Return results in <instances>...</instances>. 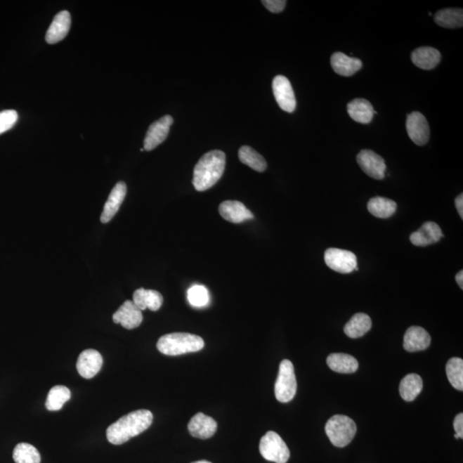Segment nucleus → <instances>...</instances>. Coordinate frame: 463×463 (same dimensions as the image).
<instances>
[{
  "label": "nucleus",
  "mask_w": 463,
  "mask_h": 463,
  "mask_svg": "<svg viewBox=\"0 0 463 463\" xmlns=\"http://www.w3.org/2000/svg\"><path fill=\"white\" fill-rule=\"evenodd\" d=\"M348 112L355 122L361 124H369L374 115L371 103L361 98L353 100L348 104Z\"/></svg>",
  "instance_id": "24"
},
{
  "label": "nucleus",
  "mask_w": 463,
  "mask_h": 463,
  "mask_svg": "<svg viewBox=\"0 0 463 463\" xmlns=\"http://www.w3.org/2000/svg\"><path fill=\"white\" fill-rule=\"evenodd\" d=\"M259 451L267 461L275 463H287L290 457V451L286 443L275 431L268 433L261 438Z\"/></svg>",
  "instance_id": "6"
},
{
  "label": "nucleus",
  "mask_w": 463,
  "mask_h": 463,
  "mask_svg": "<svg viewBox=\"0 0 463 463\" xmlns=\"http://www.w3.org/2000/svg\"><path fill=\"white\" fill-rule=\"evenodd\" d=\"M134 304L141 311L150 309L157 311L161 308L163 297L159 292L151 289H139L133 294Z\"/></svg>",
  "instance_id": "22"
},
{
  "label": "nucleus",
  "mask_w": 463,
  "mask_h": 463,
  "mask_svg": "<svg viewBox=\"0 0 463 463\" xmlns=\"http://www.w3.org/2000/svg\"><path fill=\"white\" fill-rule=\"evenodd\" d=\"M443 236L441 228L437 223L427 221L419 230L412 233L410 241L416 247H427L438 242Z\"/></svg>",
  "instance_id": "19"
},
{
  "label": "nucleus",
  "mask_w": 463,
  "mask_h": 463,
  "mask_svg": "<svg viewBox=\"0 0 463 463\" xmlns=\"http://www.w3.org/2000/svg\"><path fill=\"white\" fill-rule=\"evenodd\" d=\"M226 155L221 150H212L201 157L194 167L193 184L198 192H204L215 185L223 176Z\"/></svg>",
  "instance_id": "2"
},
{
  "label": "nucleus",
  "mask_w": 463,
  "mask_h": 463,
  "mask_svg": "<svg viewBox=\"0 0 463 463\" xmlns=\"http://www.w3.org/2000/svg\"><path fill=\"white\" fill-rule=\"evenodd\" d=\"M263 6L272 13H280L286 6L285 0H263Z\"/></svg>",
  "instance_id": "35"
},
{
  "label": "nucleus",
  "mask_w": 463,
  "mask_h": 463,
  "mask_svg": "<svg viewBox=\"0 0 463 463\" xmlns=\"http://www.w3.org/2000/svg\"><path fill=\"white\" fill-rule=\"evenodd\" d=\"M434 21L438 26L446 29L462 28L463 26L462 9L449 8L438 11L434 15Z\"/></svg>",
  "instance_id": "27"
},
{
  "label": "nucleus",
  "mask_w": 463,
  "mask_h": 463,
  "mask_svg": "<svg viewBox=\"0 0 463 463\" xmlns=\"http://www.w3.org/2000/svg\"><path fill=\"white\" fill-rule=\"evenodd\" d=\"M406 128L412 142L419 146L426 145L430 138V128L426 117L419 112L407 115Z\"/></svg>",
  "instance_id": "10"
},
{
  "label": "nucleus",
  "mask_w": 463,
  "mask_h": 463,
  "mask_svg": "<svg viewBox=\"0 0 463 463\" xmlns=\"http://www.w3.org/2000/svg\"><path fill=\"white\" fill-rule=\"evenodd\" d=\"M446 374L450 383L457 391L463 390V360L461 358H452L446 365Z\"/></svg>",
  "instance_id": "32"
},
{
  "label": "nucleus",
  "mask_w": 463,
  "mask_h": 463,
  "mask_svg": "<svg viewBox=\"0 0 463 463\" xmlns=\"http://www.w3.org/2000/svg\"><path fill=\"white\" fill-rule=\"evenodd\" d=\"M153 422V415L149 410H140L130 412L112 423L107 429V438L115 445H123L146 431Z\"/></svg>",
  "instance_id": "1"
},
{
  "label": "nucleus",
  "mask_w": 463,
  "mask_h": 463,
  "mask_svg": "<svg viewBox=\"0 0 463 463\" xmlns=\"http://www.w3.org/2000/svg\"><path fill=\"white\" fill-rule=\"evenodd\" d=\"M143 318L142 311L131 301L124 302V304L112 315V320L115 324L122 325L127 330L138 328L142 324Z\"/></svg>",
  "instance_id": "13"
},
{
  "label": "nucleus",
  "mask_w": 463,
  "mask_h": 463,
  "mask_svg": "<svg viewBox=\"0 0 463 463\" xmlns=\"http://www.w3.org/2000/svg\"><path fill=\"white\" fill-rule=\"evenodd\" d=\"M456 281L460 287L461 289H463V271H459L458 273L456 275Z\"/></svg>",
  "instance_id": "38"
},
{
  "label": "nucleus",
  "mask_w": 463,
  "mask_h": 463,
  "mask_svg": "<svg viewBox=\"0 0 463 463\" xmlns=\"http://www.w3.org/2000/svg\"><path fill=\"white\" fill-rule=\"evenodd\" d=\"M334 72L344 77L353 76L362 68V62L359 58L349 57L344 53L337 52L332 54L330 60Z\"/></svg>",
  "instance_id": "20"
},
{
  "label": "nucleus",
  "mask_w": 463,
  "mask_h": 463,
  "mask_svg": "<svg viewBox=\"0 0 463 463\" xmlns=\"http://www.w3.org/2000/svg\"><path fill=\"white\" fill-rule=\"evenodd\" d=\"M193 463H211V462L203 460V461L194 462Z\"/></svg>",
  "instance_id": "39"
},
{
  "label": "nucleus",
  "mask_w": 463,
  "mask_h": 463,
  "mask_svg": "<svg viewBox=\"0 0 463 463\" xmlns=\"http://www.w3.org/2000/svg\"><path fill=\"white\" fill-rule=\"evenodd\" d=\"M412 63L423 70H431L436 67L441 60V53L438 50L431 46H422L415 49L411 54Z\"/></svg>",
  "instance_id": "21"
},
{
  "label": "nucleus",
  "mask_w": 463,
  "mask_h": 463,
  "mask_svg": "<svg viewBox=\"0 0 463 463\" xmlns=\"http://www.w3.org/2000/svg\"><path fill=\"white\" fill-rule=\"evenodd\" d=\"M103 364L102 355L95 349H86L80 353L77 369L84 379H91L100 371Z\"/></svg>",
  "instance_id": "12"
},
{
  "label": "nucleus",
  "mask_w": 463,
  "mask_h": 463,
  "mask_svg": "<svg viewBox=\"0 0 463 463\" xmlns=\"http://www.w3.org/2000/svg\"><path fill=\"white\" fill-rule=\"evenodd\" d=\"M15 463H41V455L33 445L27 443H18L13 450Z\"/></svg>",
  "instance_id": "31"
},
{
  "label": "nucleus",
  "mask_w": 463,
  "mask_h": 463,
  "mask_svg": "<svg viewBox=\"0 0 463 463\" xmlns=\"http://www.w3.org/2000/svg\"><path fill=\"white\" fill-rule=\"evenodd\" d=\"M188 430L194 438L208 439L216 433L217 423L209 416L205 415L203 412H198L190 419Z\"/></svg>",
  "instance_id": "14"
},
{
  "label": "nucleus",
  "mask_w": 463,
  "mask_h": 463,
  "mask_svg": "<svg viewBox=\"0 0 463 463\" xmlns=\"http://www.w3.org/2000/svg\"><path fill=\"white\" fill-rule=\"evenodd\" d=\"M72 393L67 387L57 385L50 390L46 400V410L58 411L63 407L64 404L71 399Z\"/></svg>",
  "instance_id": "29"
},
{
  "label": "nucleus",
  "mask_w": 463,
  "mask_h": 463,
  "mask_svg": "<svg viewBox=\"0 0 463 463\" xmlns=\"http://www.w3.org/2000/svg\"><path fill=\"white\" fill-rule=\"evenodd\" d=\"M239 158L241 162L250 167L256 172H264L267 169L266 159L251 147H241L239 150Z\"/></svg>",
  "instance_id": "30"
},
{
  "label": "nucleus",
  "mask_w": 463,
  "mask_h": 463,
  "mask_svg": "<svg viewBox=\"0 0 463 463\" xmlns=\"http://www.w3.org/2000/svg\"><path fill=\"white\" fill-rule=\"evenodd\" d=\"M297 391V381L293 363L284 360L280 364L278 379L275 385V395L280 403H287L293 400Z\"/></svg>",
  "instance_id": "5"
},
{
  "label": "nucleus",
  "mask_w": 463,
  "mask_h": 463,
  "mask_svg": "<svg viewBox=\"0 0 463 463\" xmlns=\"http://www.w3.org/2000/svg\"><path fill=\"white\" fill-rule=\"evenodd\" d=\"M173 123V117L166 115L151 124L147 131L145 143H143V150H153L164 142L169 134L170 127Z\"/></svg>",
  "instance_id": "11"
},
{
  "label": "nucleus",
  "mask_w": 463,
  "mask_h": 463,
  "mask_svg": "<svg viewBox=\"0 0 463 463\" xmlns=\"http://www.w3.org/2000/svg\"><path fill=\"white\" fill-rule=\"evenodd\" d=\"M126 183L122 181L117 183L104 205L102 216H100V221L103 223H109L115 217L126 197Z\"/></svg>",
  "instance_id": "15"
},
{
  "label": "nucleus",
  "mask_w": 463,
  "mask_h": 463,
  "mask_svg": "<svg viewBox=\"0 0 463 463\" xmlns=\"http://www.w3.org/2000/svg\"><path fill=\"white\" fill-rule=\"evenodd\" d=\"M188 298L190 305L194 307H204L209 304V291L202 285H194L188 290Z\"/></svg>",
  "instance_id": "33"
},
{
  "label": "nucleus",
  "mask_w": 463,
  "mask_h": 463,
  "mask_svg": "<svg viewBox=\"0 0 463 463\" xmlns=\"http://www.w3.org/2000/svg\"><path fill=\"white\" fill-rule=\"evenodd\" d=\"M327 365L332 371L344 374L356 372L359 368V362L347 353H332L327 358Z\"/></svg>",
  "instance_id": "23"
},
{
  "label": "nucleus",
  "mask_w": 463,
  "mask_h": 463,
  "mask_svg": "<svg viewBox=\"0 0 463 463\" xmlns=\"http://www.w3.org/2000/svg\"><path fill=\"white\" fill-rule=\"evenodd\" d=\"M423 389V380L420 376L411 373L400 381V395L406 402H412L420 394Z\"/></svg>",
  "instance_id": "26"
},
{
  "label": "nucleus",
  "mask_w": 463,
  "mask_h": 463,
  "mask_svg": "<svg viewBox=\"0 0 463 463\" xmlns=\"http://www.w3.org/2000/svg\"><path fill=\"white\" fill-rule=\"evenodd\" d=\"M398 205L386 197H375L368 202V211L377 218L387 219L394 215Z\"/></svg>",
  "instance_id": "28"
},
{
  "label": "nucleus",
  "mask_w": 463,
  "mask_h": 463,
  "mask_svg": "<svg viewBox=\"0 0 463 463\" xmlns=\"http://www.w3.org/2000/svg\"><path fill=\"white\" fill-rule=\"evenodd\" d=\"M356 159L362 171L369 177L375 180H383L386 165L384 159L379 155L372 150H363L358 154Z\"/></svg>",
  "instance_id": "9"
},
{
  "label": "nucleus",
  "mask_w": 463,
  "mask_h": 463,
  "mask_svg": "<svg viewBox=\"0 0 463 463\" xmlns=\"http://www.w3.org/2000/svg\"><path fill=\"white\" fill-rule=\"evenodd\" d=\"M454 428L459 438H463V414H459L454 420Z\"/></svg>",
  "instance_id": "36"
},
{
  "label": "nucleus",
  "mask_w": 463,
  "mask_h": 463,
  "mask_svg": "<svg viewBox=\"0 0 463 463\" xmlns=\"http://www.w3.org/2000/svg\"><path fill=\"white\" fill-rule=\"evenodd\" d=\"M204 347L203 338L189 333H171L159 338L157 348L163 355L178 356L200 351Z\"/></svg>",
  "instance_id": "3"
},
{
  "label": "nucleus",
  "mask_w": 463,
  "mask_h": 463,
  "mask_svg": "<svg viewBox=\"0 0 463 463\" xmlns=\"http://www.w3.org/2000/svg\"><path fill=\"white\" fill-rule=\"evenodd\" d=\"M431 341V336L425 329L412 326L404 334L403 348L411 353L422 351L429 347Z\"/></svg>",
  "instance_id": "16"
},
{
  "label": "nucleus",
  "mask_w": 463,
  "mask_h": 463,
  "mask_svg": "<svg viewBox=\"0 0 463 463\" xmlns=\"http://www.w3.org/2000/svg\"><path fill=\"white\" fill-rule=\"evenodd\" d=\"M221 217L232 223H241L254 219V214L239 201H225L219 206Z\"/></svg>",
  "instance_id": "17"
},
{
  "label": "nucleus",
  "mask_w": 463,
  "mask_h": 463,
  "mask_svg": "<svg viewBox=\"0 0 463 463\" xmlns=\"http://www.w3.org/2000/svg\"><path fill=\"white\" fill-rule=\"evenodd\" d=\"M276 103L287 112H293L296 108V99L291 83L286 77L276 76L272 83Z\"/></svg>",
  "instance_id": "8"
},
{
  "label": "nucleus",
  "mask_w": 463,
  "mask_h": 463,
  "mask_svg": "<svg viewBox=\"0 0 463 463\" xmlns=\"http://www.w3.org/2000/svg\"><path fill=\"white\" fill-rule=\"evenodd\" d=\"M455 204H456V208L457 209L459 216H460L461 219H463V194L461 193L459 195L456 200H455Z\"/></svg>",
  "instance_id": "37"
},
{
  "label": "nucleus",
  "mask_w": 463,
  "mask_h": 463,
  "mask_svg": "<svg viewBox=\"0 0 463 463\" xmlns=\"http://www.w3.org/2000/svg\"><path fill=\"white\" fill-rule=\"evenodd\" d=\"M372 319L367 314L356 313L344 327V332L350 338L356 339L365 336L372 328Z\"/></svg>",
  "instance_id": "25"
},
{
  "label": "nucleus",
  "mask_w": 463,
  "mask_h": 463,
  "mask_svg": "<svg viewBox=\"0 0 463 463\" xmlns=\"http://www.w3.org/2000/svg\"><path fill=\"white\" fill-rule=\"evenodd\" d=\"M357 426L351 418L345 415H334L325 426V433L332 445L339 448L349 445L356 434Z\"/></svg>",
  "instance_id": "4"
},
{
  "label": "nucleus",
  "mask_w": 463,
  "mask_h": 463,
  "mask_svg": "<svg viewBox=\"0 0 463 463\" xmlns=\"http://www.w3.org/2000/svg\"><path fill=\"white\" fill-rule=\"evenodd\" d=\"M71 25V14L67 11L57 14L46 34V42L48 44H56L63 40L67 36Z\"/></svg>",
  "instance_id": "18"
},
{
  "label": "nucleus",
  "mask_w": 463,
  "mask_h": 463,
  "mask_svg": "<svg viewBox=\"0 0 463 463\" xmlns=\"http://www.w3.org/2000/svg\"><path fill=\"white\" fill-rule=\"evenodd\" d=\"M327 266L341 274L352 273L357 268V258L355 254L338 248L327 249L325 254Z\"/></svg>",
  "instance_id": "7"
},
{
  "label": "nucleus",
  "mask_w": 463,
  "mask_h": 463,
  "mask_svg": "<svg viewBox=\"0 0 463 463\" xmlns=\"http://www.w3.org/2000/svg\"><path fill=\"white\" fill-rule=\"evenodd\" d=\"M18 119V115L15 110L0 112V135L11 130L17 123Z\"/></svg>",
  "instance_id": "34"
}]
</instances>
